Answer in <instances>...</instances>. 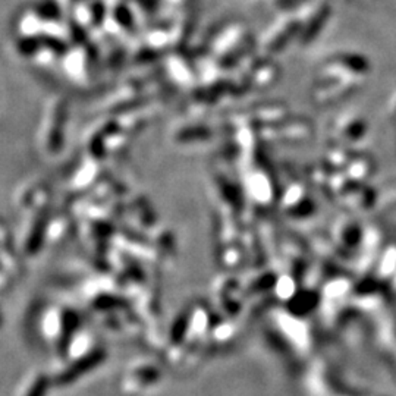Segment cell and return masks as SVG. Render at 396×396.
Returning a JSON list of instances; mask_svg holds the SVG:
<instances>
[{"label": "cell", "instance_id": "2", "mask_svg": "<svg viewBox=\"0 0 396 396\" xmlns=\"http://www.w3.org/2000/svg\"><path fill=\"white\" fill-rule=\"evenodd\" d=\"M333 62L339 66L345 67L349 72L354 74H367L370 71V63L366 58L354 53H342L333 58Z\"/></svg>", "mask_w": 396, "mask_h": 396}, {"label": "cell", "instance_id": "4", "mask_svg": "<svg viewBox=\"0 0 396 396\" xmlns=\"http://www.w3.org/2000/svg\"><path fill=\"white\" fill-rule=\"evenodd\" d=\"M275 74H276L275 65L263 62V63H260L258 66L254 67L251 76L254 78V81H257L258 84H266V83L273 81Z\"/></svg>", "mask_w": 396, "mask_h": 396}, {"label": "cell", "instance_id": "3", "mask_svg": "<svg viewBox=\"0 0 396 396\" xmlns=\"http://www.w3.org/2000/svg\"><path fill=\"white\" fill-rule=\"evenodd\" d=\"M300 30H301L300 21L289 22V24L278 34V37L275 40L270 41L269 52L279 53V52L284 50L288 46V44L291 43V40L297 36V32H300Z\"/></svg>", "mask_w": 396, "mask_h": 396}, {"label": "cell", "instance_id": "1", "mask_svg": "<svg viewBox=\"0 0 396 396\" xmlns=\"http://www.w3.org/2000/svg\"><path fill=\"white\" fill-rule=\"evenodd\" d=\"M331 14H332V10H331V8L327 6V5L322 6L319 10H317L315 15L310 19L309 25L305 27V30L302 31L301 41H302L304 44L311 43L317 36H319V32L324 28L327 19L331 18Z\"/></svg>", "mask_w": 396, "mask_h": 396}]
</instances>
